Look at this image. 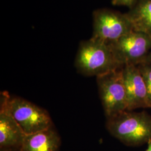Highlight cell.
<instances>
[{
    "instance_id": "cell-1",
    "label": "cell",
    "mask_w": 151,
    "mask_h": 151,
    "mask_svg": "<svg viewBox=\"0 0 151 151\" xmlns=\"http://www.w3.org/2000/svg\"><path fill=\"white\" fill-rule=\"evenodd\" d=\"M75 65L82 75L96 77L123 67L110 44L92 38L80 44Z\"/></svg>"
},
{
    "instance_id": "cell-2",
    "label": "cell",
    "mask_w": 151,
    "mask_h": 151,
    "mask_svg": "<svg viewBox=\"0 0 151 151\" xmlns=\"http://www.w3.org/2000/svg\"><path fill=\"white\" fill-rule=\"evenodd\" d=\"M109 133L128 146H138L151 139V116L147 112L126 110L107 118Z\"/></svg>"
},
{
    "instance_id": "cell-3",
    "label": "cell",
    "mask_w": 151,
    "mask_h": 151,
    "mask_svg": "<svg viewBox=\"0 0 151 151\" xmlns=\"http://www.w3.org/2000/svg\"><path fill=\"white\" fill-rule=\"evenodd\" d=\"M100 97L107 118L127 110L122 68L96 77Z\"/></svg>"
},
{
    "instance_id": "cell-4",
    "label": "cell",
    "mask_w": 151,
    "mask_h": 151,
    "mask_svg": "<svg viewBox=\"0 0 151 151\" xmlns=\"http://www.w3.org/2000/svg\"><path fill=\"white\" fill-rule=\"evenodd\" d=\"M91 38L111 44L133 31L127 14L108 9L93 11Z\"/></svg>"
},
{
    "instance_id": "cell-5",
    "label": "cell",
    "mask_w": 151,
    "mask_h": 151,
    "mask_svg": "<svg viewBox=\"0 0 151 151\" xmlns=\"http://www.w3.org/2000/svg\"><path fill=\"white\" fill-rule=\"evenodd\" d=\"M7 104L12 115L26 135L53 127L49 114L43 109L20 97L9 96Z\"/></svg>"
},
{
    "instance_id": "cell-6",
    "label": "cell",
    "mask_w": 151,
    "mask_h": 151,
    "mask_svg": "<svg viewBox=\"0 0 151 151\" xmlns=\"http://www.w3.org/2000/svg\"><path fill=\"white\" fill-rule=\"evenodd\" d=\"M110 44L122 66L138 65L145 61L151 51V37L133 30Z\"/></svg>"
},
{
    "instance_id": "cell-7",
    "label": "cell",
    "mask_w": 151,
    "mask_h": 151,
    "mask_svg": "<svg viewBox=\"0 0 151 151\" xmlns=\"http://www.w3.org/2000/svg\"><path fill=\"white\" fill-rule=\"evenodd\" d=\"M122 72L127 93V110L149 108L146 85L138 66L125 65L122 68Z\"/></svg>"
},
{
    "instance_id": "cell-8",
    "label": "cell",
    "mask_w": 151,
    "mask_h": 151,
    "mask_svg": "<svg viewBox=\"0 0 151 151\" xmlns=\"http://www.w3.org/2000/svg\"><path fill=\"white\" fill-rule=\"evenodd\" d=\"M0 109V148L20 150L26 134L12 115L8 106L9 94L1 95Z\"/></svg>"
},
{
    "instance_id": "cell-9",
    "label": "cell",
    "mask_w": 151,
    "mask_h": 151,
    "mask_svg": "<svg viewBox=\"0 0 151 151\" xmlns=\"http://www.w3.org/2000/svg\"><path fill=\"white\" fill-rule=\"evenodd\" d=\"M61 139L53 127L26 135L20 151H60Z\"/></svg>"
},
{
    "instance_id": "cell-10",
    "label": "cell",
    "mask_w": 151,
    "mask_h": 151,
    "mask_svg": "<svg viewBox=\"0 0 151 151\" xmlns=\"http://www.w3.org/2000/svg\"><path fill=\"white\" fill-rule=\"evenodd\" d=\"M126 14L134 31L151 37V0H136Z\"/></svg>"
},
{
    "instance_id": "cell-11",
    "label": "cell",
    "mask_w": 151,
    "mask_h": 151,
    "mask_svg": "<svg viewBox=\"0 0 151 151\" xmlns=\"http://www.w3.org/2000/svg\"><path fill=\"white\" fill-rule=\"evenodd\" d=\"M137 66L146 85L149 108H151V63L144 61Z\"/></svg>"
},
{
    "instance_id": "cell-12",
    "label": "cell",
    "mask_w": 151,
    "mask_h": 151,
    "mask_svg": "<svg viewBox=\"0 0 151 151\" xmlns=\"http://www.w3.org/2000/svg\"><path fill=\"white\" fill-rule=\"evenodd\" d=\"M136 0H112V4L114 6H123L129 9L134 5Z\"/></svg>"
},
{
    "instance_id": "cell-13",
    "label": "cell",
    "mask_w": 151,
    "mask_h": 151,
    "mask_svg": "<svg viewBox=\"0 0 151 151\" xmlns=\"http://www.w3.org/2000/svg\"><path fill=\"white\" fill-rule=\"evenodd\" d=\"M0 151H20V150H14L8 148H0Z\"/></svg>"
},
{
    "instance_id": "cell-14",
    "label": "cell",
    "mask_w": 151,
    "mask_h": 151,
    "mask_svg": "<svg viewBox=\"0 0 151 151\" xmlns=\"http://www.w3.org/2000/svg\"><path fill=\"white\" fill-rule=\"evenodd\" d=\"M145 61L147 62H149V63H151V51L150 52L149 54L148 55V56L147 57Z\"/></svg>"
},
{
    "instance_id": "cell-15",
    "label": "cell",
    "mask_w": 151,
    "mask_h": 151,
    "mask_svg": "<svg viewBox=\"0 0 151 151\" xmlns=\"http://www.w3.org/2000/svg\"><path fill=\"white\" fill-rule=\"evenodd\" d=\"M148 147L145 151H151V139L148 142Z\"/></svg>"
}]
</instances>
